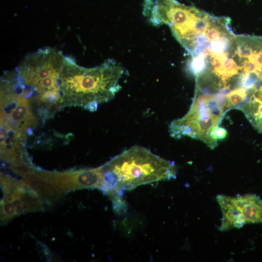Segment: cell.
<instances>
[{"mask_svg": "<svg viewBox=\"0 0 262 262\" xmlns=\"http://www.w3.org/2000/svg\"><path fill=\"white\" fill-rule=\"evenodd\" d=\"M66 55L45 47L28 54L2 77L29 100L37 121L44 123L66 106L61 89Z\"/></svg>", "mask_w": 262, "mask_h": 262, "instance_id": "obj_1", "label": "cell"}, {"mask_svg": "<svg viewBox=\"0 0 262 262\" xmlns=\"http://www.w3.org/2000/svg\"><path fill=\"white\" fill-rule=\"evenodd\" d=\"M100 167L102 180L99 189L113 202L123 199V191L175 179L177 173L174 162L138 146L123 151Z\"/></svg>", "mask_w": 262, "mask_h": 262, "instance_id": "obj_2", "label": "cell"}, {"mask_svg": "<svg viewBox=\"0 0 262 262\" xmlns=\"http://www.w3.org/2000/svg\"><path fill=\"white\" fill-rule=\"evenodd\" d=\"M123 73L122 67L112 60L86 68L66 56L61 89L66 106L96 111L99 104L111 100L119 91V81Z\"/></svg>", "mask_w": 262, "mask_h": 262, "instance_id": "obj_3", "label": "cell"}, {"mask_svg": "<svg viewBox=\"0 0 262 262\" xmlns=\"http://www.w3.org/2000/svg\"><path fill=\"white\" fill-rule=\"evenodd\" d=\"M227 111L224 93L196 88L188 112L170 123V135L177 139L188 136L199 140L214 149L217 146L214 131Z\"/></svg>", "mask_w": 262, "mask_h": 262, "instance_id": "obj_4", "label": "cell"}, {"mask_svg": "<svg viewBox=\"0 0 262 262\" xmlns=\"http://www.w3.org/2000/svg\"><path fill=\"white\" fill-rule=\"evenodd\" d=\"M216 200L223 214L220 230L240 229L247 223L262 224V199L259 196L251 194L233 197L218 195Z\"/></svg>", "mask_w": 262, "mask_h": 262, "instance_id": "obj_5", "label": "cell"}, {"mask_svg": "<svg viewBox=\"0 0 262 262\" xmlns=\"http://www.w3.org/2000/svg\"><path fill=\"white\" fill-rule=\"evenodd\" d=\"M0 117L27 135L32 133L38 121L28 99L2 79L0 80Z\"/></svg>", "mask_w": 262, "mask_h": 262, "instance_id": "obj_6", "label": "cell"}, {"mask_svg": "<svg viewBox=\"0 0 262 262\" xmlns=\"http://www.w3.org/2000/svg\"><path fill=\"white\" fill-rule=\"evenodd\" d=\"M27 136L0 117L1 158L14 170L29 165L25 149Z\"/></svg>", "mask_w": 262, "mask_h": 262, "instance_id": "obj_7", "label": "cell"}, {"mask_svg": "<svg viewBox=\"0 0 262 262\" xmlns=\"http://www.w3.org/2000/svg\"><path fill=\"white\" fill-rule=\"evenodd\" d=\"M39 178L64 191L73 188H99L102 177L100 166L63 173L38 171Z\"/></svg>", "mask_w": 262, "mask_h": 262, "instance_id": "obj_8", "label": "cell"}, {"mask_svg": "<svg viewBox=\"0 0 262 262\" xmlns=\"http://www.w3.org/2000/svg\"><path fill=\"white\" fill-rule=\"evenodd\" d=\"M247 94V91L240 87L232 88L225 93L228 111L232 108L235 109L243 103L246 99Z\"/></svg>", "mask_w": 262, "mask_h": 262, "instance_id": "obj_9", "label": "cell"}, {"mask_svg": "<svg viewBox=\"0 0 262 262\" xmlns=\"http://www.w3.org/2000/svg\"><path fill=\"white\" fill-rule=\"evenodd\" d=\"M228 135L227 131L223 127H217L214 132V137L216 140L225 139Z\"/></svg>", "mask_w": 262, "mask_h": 262, "instance_id": "obj_10", "label": "cell"}]
</instances>
